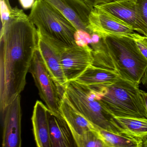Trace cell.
Segmentation results:
<instances>
[{"mask_svg":"<svg viewBox=\"0 0 147 147\" xmlns=\"http://www.w3.org/2000/svg\"><path fill=\"white\" fill-rule=\"evenodd\" d=\"M29 72L34 79L40 98L49 111L61 114L60 105L64 90L57 84L48 71L38 47L34 52Z\"/></svg>","mask_w":147,"mask_h":147,"instance_id":"cell-5","label":"cell"},{"mask_svg":"<svg viewBox=\"0 0 147 147\" xmlns=\"http://www.w3.org/2000/svg\"><path fill=\"white\" fill-rule=\"evenodd\" d=\"M132 26L136 32L147 36V26L136 0H115L97 6Z\"/></svg>","mask_w":147,"mask_h":147,"instance_id":"cell-8","label":"cell"},{"mask_svg":"<svg viewBox=\"0 0 147 147\" xmlns=\"http://www.w3.org/2000/svg\"><path fill=\"white\" fill-rule=\"evenodd\" d=\"M100 137L107 147H142V138L127 134H116L97 127Z\"/></svg>","mask_w":147,"mask_h":147,"instance_id":"cell-16","label":"cell"},{"mask_svg":"<svg viewBox=\"0 0 147 147\" xmlns=\"http://www.w3.org/2000/svg\"><path fill=\"white\" fill-rule=\"evenodd\" d=\"M64 94L71 104L95 126L122 134L114 117L100 100L98 94L90 87L76 80L70 81L65 86Z\"/></svg>","mask_w":147,"mask_h":147,"instance_id":"cell-4","label":"cell"},{"mask_svg":"<svg viewBox=\"0 0 147 147\" xmlns=\"http://www.w3.org/2000/svg\"><path fill=\"white\" fill-rule=\"evenodd\" d=\"M88 86L97 92L100 100L113 117L147 119L138 84L119 77L109 85Z\"/></svg>","mask_w":147,"mask_h":147,"instance_id":"cell-1","label":"cell"},{"mask_svg":"<svg viewBox=\"0 0 147 147\" xmlns=\"http://www.w3.org/2000/svg\"><path fill=\"white\" fill-rule=\"evenodd\" d=\"M0 1H4L7 4V6H8L9 8H10V10H11L12 9L11 7V5H10V2H9V0H0Z\"/></svg>","mask_w":147,"mask_h":147,"instance_id":"cell-28","label":"cell"},{"mask_svg":"<svg viewBox=\"0 0 147 147\" xmlns=\"http://www.w3.org/2000/svg\"><path fill=\"white\" fill-rule=\"evenodd\" d=\"M119 77V74L115 69L92 63L75 80L88 86L106 85L114 83Z\"/></svg>","mask_w":147,"mask_h":147,"instance_id":"cell-15","label":"cell"},{"mask_svg":"<svg viewBox=\"0 0 147 147\" xmlns=\"http://www.w3.org/2000/svg\"><path fill=\"white\" fill-rule=\"evenodd\" d=\"M140 94L147 111V92L140 89Z\"/></svg>","mask_w":147,"mask_h":147,"instance_id":"cell-25","label":"cell"},{"mask_svg":"<svg viewBox=\"0 0 147 147\" xmlns=\"http://www.w3.org/2000/svg\"><path fill=\"white\" fill-rule=\"evenodd\" d=\"M142 83L147 89V69L142 79Z\"/></svg>","mask_w":147,"mask_h":147,"instance_id":"cell-26","label":"cell"},{"mask_svg":"<svg viewBox=\"0 0 147 147\" xmlns=\"http://www.w3.org/2000/svg\"><path fill=\"white\" fill-rule=\"evenodd\" d=\"M61 62L67 82L75 80L92 64L93 50L89 45H76L66 48L60 52Z\"/></svg>","mask_w":147,"mask_h":147,"instance_id":"cell-7","label":"cell"},{"mask_svg":"<svg viewBox=\"0 0 147 147\" xmlns=\"http://www.w3.org/2000/svg\"><path fill=\"white\" fill-rule=\"evenodd\" d=\"M76 147H107L96 131H85L82 134L72 133Z\"/></svg>","mask_w":147,"mask_h":147,"instance_id":"cell-18","label":"cell"},{"mask_svg":"<svg viewBox=\"0 0 147 147\" xmlns=\"http://www.w3.org/2000/svg\"><path fill=\"white\" fill-rule=\"evenodd\" d=\"M38 34L60 52L76 45L74 35L77 29L59 11L44 0H36L29 15Z\"/></svg>","mask_w":147,"mask_h":147,"instance_id":"cell-2","label":"cell"},{"mask_svg":"<svg viewBox=\"0 0 147 147\" xmlns=\"http://www.w3.org/2000/svg\"><path fill=\"white\" fill-rule=\"evenodd\" d=\"M87 29L89 34L95 33L100 38L130 36L135 32L132 26L98 6L94 7L90 13Z\"/></svg>","mask_w":147,"mask_h":147,"instance_id":"cell-6","label":"cell"},{"mask_svg":"<svg viewBox=\"0 0 147 147\" xmlns=\"http://www.w3.org/2000/svg\"><path fill=\"white\" fill-rule=\"evenodd\" d=\"M49 124L52 147H76L71 129L61 114L50 111Z\"/></svg>","mask_w":147,"mask_h":147,"instance_id":"cell-13","label":"cell"},{"mask_svg":"<svg viewBox=\"0 0 147 147\" xmlns=\"http://www.w3.org/2000/svg\"><path fill=\"white\" fill-rule=\"evenodd\" d=\"M60 111L72 133L81 134L89 130H97V126L88 121L71 104L64 93L61 100Z\"/></svg>","mask_w":147,"mask_h":147,"instance_id":"cell-14","label":"cell"},{"mask_svg":"<svg viewBox=\"0 0 147 147\" xmlns=\"http://www.w3.org/2000/svg\"><path fill=\"white\" fill-rule=\"evenodd\" d=\"M102 38L113 68L121 78L139 85L147 69V61L130 36Z\"/></svg>","mask_w":147,"mask_h":147,"instance_id":"cell-3","label":"cell"},{"mask_svg":"<svg viewBox=\"0 0 147 147\" xmlns=\"http://www.w3.org/2000/svg\"><path fill=\"white\" fill-rule=\"evenodd\" d=\"M142 147H147V136L142 138Z\"/></svg>","mask_w":147,"mask_h":147,"instance_id":"cell-27","label":"cell"},{"mask_svg":"<svg viewBox=\"0 0 147 147\" xmlns=\"http://www.w3.org/2000/svg\"><path fill=\"white\" fill-rule=\"evenodd\" d=\"M114 118L122 129V133L142 139L147 136V119L122 117Z\"/></svg>","mask_w":147,"mask_h":147,"instance_id":"cell-17","label":"cell"},{"mask_svg":"<svg viewBox=\"0 0 147 147\" xmlns=\"http://www.w3.org/2000/svg\"><path fill=\"white\" fill-rule=\"evenodd\" d=\"M38 35V47L46 67L57 84L64 90L67 82L62 66L60 51L41 36Z\"/></svg>","mask_w":147,"mask_h":147,"instance_id":"cell-11","label":"cell"},{"mask_svg":"<svg viewBox=\"0 0 147 147\" xmlns=\"http://www.w3.org/2000/svg\"><path fill=\"white\" fill-rule=\"evenodd\" d=\"M143 18L147 26V0H136Z\"/></svg>","mask_w":147,"mask_h":147,"instance_id":"cell-22","label":"cell"},{"mask_svg":"<svg viewBox=\"0 0 147 147\" xmlns=\"http://www.w3.org/2000/svg\"><path fill=\"white\" fill-rule=\"evenodd\" d=\"M75 42L78 46H86L92 42V36L82 30H77L74 35Z\"/></svg>","mask_w":147,"mask_h":147,"instance_id":"cell-20","label":"cell"},{"mask_svg":"<svg viewBox=\"0 0 147 147\" xmlns=\"http://www.w3.org/2000/svg\"><path fill=\"white\" fill-rule=\"evenodd\" d=\"M73 24L77 30L88 32L89 17L93 8L81 0H44Z\"/></svg>","mask_w":147,"mask_h":147,"instance_id":"cell-10","label":"cell"},{"mask_svg":"<svg viewBox=\"0 0 147 147\" xmlns=\"http://www.w3.org/2000/svg\"><path fill=\"white\" fill-rule=\"evenodd\" d=\"M81 1L90 7L94 8V7L111 2L115 0H81Z\"/></svg>","mask_w":147,"mask_h":147,"instance_id":"cell-23","label":"cell"},{"mask_svg":"<svg viewBox=\"0 0 147 147\" xmlns=\"http://www.w3.org/2000/svg\"><path fill=\"white\" fill-rule=\"evenodd\" d=\"M2 116L3 118L2 147H21L22 112L20 94L7 107Z\"/></svg>","mask_w":147,"mask_h":147,"instance_id":"cell-9","label":"cell"},{"mask_svg":"<svg viewBox=\"0 0 147 147\" xmlns=\"http://www.w3.org/2000/svg\"><path fill=\"white\" fill-rule=\"evenodd\" d=\"M50 111L46 105L37 100L32 117L33 135L38 147H52L49 124Z\"/></svg>","mask_w":147,"mask_h":147,"instance_id":"cell-12","label":"cell"},{"mask_svg":"<svg viewBox=\"0 0 147 147\" xmlns=\"http://www.w3.org/2000/svg\"><path fill=\"white\" fill-rule=\"evenodd\" d=\"M1 15L2 25L3 26L7 22L10 18L11 10L5 1H0Z\"/></svg>","mask_w":147,"mask_h":147,"instance_id":"cell-21","label":"cell"},{"mask_svg":"<svg viewBox=\"0 0 147 147\" xmlns=\"http://www.w3.org/2000/svg\"><path fill=\"white\" fill-rule=\"evenodd\" d=\"M137 47L144 57L147 61V36L134 32L130 35Z\"/></svg>","mask_w":147,"mask_h":147,"instance_id":"cell-19","label":"cell"},{"mask_svg":"<svg viewBox=\"0 0 147 147\" xmlns=\"http://www.w3.org/2000/svg\"><path fill=\"white\" fill-rule=\"evenodd\" d=\"M36 0H19L20 5L24 9L32 8Z\"/></svg>","mask_w":147,"mask_h":147,"instance_id":"cell-24","label":"cell"}]
</instances>
